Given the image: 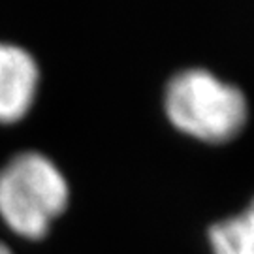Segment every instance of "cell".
I'll return each mask as SVG.
<instances>
[{
  "instance_id": "277c9868",
  "label": "cell",
  "mask_w": 254,
  "mask_h": 254,
  "mask_svg": "<svg viewBox=\"0 0 254 254\" xmlns=\"http://www.w3.org/2000/svg\"><path fill=\"white\" fill-rule=\"evenodd\" d=\"M209 239L215 254H254V200L241 215L213 224Z\"/></svg>"
},
{
  "instance_id": "5b68a950",
  "label": "cell",
  "mask_w": 254,
  "mask_h": 254,
  "mask_svg": "<svg viewBox=\"0 0 254 254\" xmlns=\"http://www.w3.org/2000/svg\"><path fill=\"white\" fill-rule=\"evenodd\" d=\"M0 254H13V253L9 251V247L6 245V243H2V241H0Z\"/></svg>"
},
{
  "instance_id": "3957f363",
  "label": "cell",
  "mask_w": 254,
  "mask_h": 254,
  "mask_svg": "<svg viewBox=\"0 0 254 254\" xmlns=\"http://www.w3.org/2000/svg\"><path fill=\"white\" fill-rule=\"evenodd\" d=\"M40 87V68L27 49L0 42V123L11 125L34 106Z\"/></svg>"
},
{
  "instance_id": "6da1fadb",
  "label": "cell",
  "mask_w": 254,
  "mask_h": 254,
  "mask_svg": "<svg viewBox=\"0 0 254 254\" xmlns=\"http://www.w3.org/2000/svg\"><path fill=\"white\" fill-rule=\"evenodd\" d=\"M68 200L66 177L46 154L19 153L0 170V218L19 237L42 239Z\"/></svg>"
},
{
  "instance_id": "7a4b0ae2",
  "label": "cell",
  "mask_w": 254,
  "mask_h": 254,
  "mask_svg": "<svg viewBox=\"0 0 254 254\" xmlns=\"http://www.w3.org/2000/svg\"><path fill=\"white\" fill-rule=\"evenodd\" d=\"M166 113L185 134L207 143H224L245 127L247 100L237 87L194 68L170 81Z\"/></svg>"
}]
</instances>
